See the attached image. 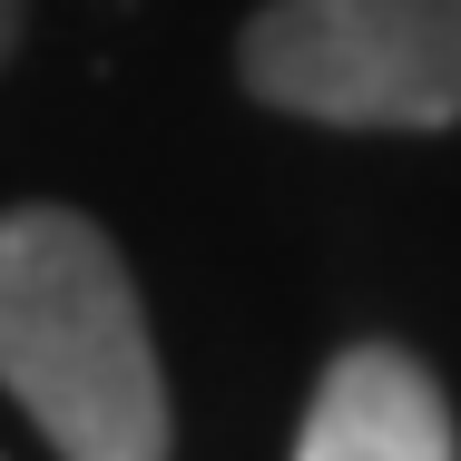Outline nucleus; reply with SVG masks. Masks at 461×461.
Segmentation results:
<instances>
[{
    "instance_id": "obj_1",
    "label": "nucleus",
    "mask_w": 461,
    "mask_h": 461,
    "mask_svg": "<svg viewBox=\"0 0 461 461\" xmlns=\"http://www.w3.org/2000/svg\"><path fill=\"white\" fill-rule=\"evenodd\" d=\"M0 383L59 461H167L177 412L128 256L79 206L0 216Z\"/></svg>"
},
{
    "instance_id": "obj_2",
    "label": "nucleus",
    "mask_w": 461,
    "mask_h": 461,
    "mask_svg": "<svg viewBox=\"0 0 461 461\" xmlns=\"http://www.w3.org/2000/svg\"><path fill=\"white\" fill-rule=\"evenodd\" d=\"M236 79L314 128H461V0H266Z\"/></svg>"
},
{
    "instance_id": "obj_3",
    "label": "nucleus",
    "mask_w": 461,
    "mask_h": 461,
    "mask_svg": "<svg viewBox=\"0 0 461 461\" xmlns=\"http://www.w3.org/2000/svg\"><path fill=\"white\" fill-rule=\"evenodd\" d=\"M294 461H461L452 393L412 344H344L304 402Z\"/></svg>"
},
{
    "instance_id": "obj_4",
    "label": "nucleus",
    "mask_w": 461,
    "mask_h": 461,
    "mask_svg": "<svg viewBox=\"0 0 461 461\" xmlns=\"http://www.w3.org/2000/svg\"><path fill=\"white\" fill-rule=\"evenodd\" d=\"M10 50H20V0H0V69H10Z\"/></svg>"
}]
</instances>
